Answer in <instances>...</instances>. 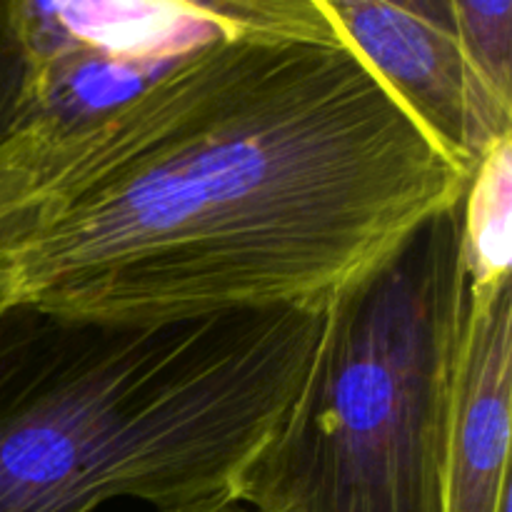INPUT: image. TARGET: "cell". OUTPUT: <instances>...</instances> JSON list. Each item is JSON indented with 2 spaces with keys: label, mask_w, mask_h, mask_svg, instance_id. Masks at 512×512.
Returning a JSON list of instances; mask_svg holds the SVG:
<instances>
[{
  "label": "cell",
  "mask_w": 512,
  "mask_h": 512,
  "mask_svg": "<svg viewBox=\"0 0 512 512\" xmlns=\"http://www.w3.org/2000/svg\"><path fill=\"white\" fill-rule=\"evenodd\" d=\"M512 138L473 168L463 195V258L468 288L498 285L510 275Z\"/></svg>",
  "instance_id": "obj_6"
},
{
  "label": "cell",
  "mask_w": 512,
  "mask_h": 512,
  "mask_svg": "<svg viewBox=\"0 0 512 512\" xmlns=\"http://www.w3.org/2000/svg\"><path fill=\"white\" fill-rule=\"evenodd\" d=\"M320 8L400 108L468 173L512 138V113L470 75L450 0H320Z\"/></svg>",
  "instance_id": "obj_4"
},
{
  "label": "cell",
  "mask_w": 512,
  "mask_h": 512,
  "mask_svg": "<svg viewBox=\"0 0 512 512\" xmlns=\"http://www.w3.org/2000/svg\"><path fill=\"white\" fill-rule=\"evenodd\" d=\"M450 8L470 75L512 113V3L450 0Z\"/></svg>",
  "instance_id": "obj_8"
},
{
  "label": "cell",
  "mask_w": 512,
  "mask_h": 512,
  "mask_svg": "<svg viewBox=\"0 0 512 512\" xmlns=\"http://www.w3.org/2000/svg\"><path fill=\"white\" fill-rule=\"evenodd\" d=\"M315 308L128 323L0 313V512H173L233 495L293 403Z\"/></svg>",
  "instance_id": "obj_2"
},
{
  "label": "cell",
  "mask_w": 512,
  "mask_h": 512,
  "mask_svg": "<svg viewBox=\"0 0 512 512\" xmlns=\"http://www.w3.org/2000/svg\"><path fill=\"white\" fill-rule=\"evenodd\" d=\"M465 313L458 200L325 300L303 383L233 498L253 512H443Z\"/></svg>",
  "instance_id": "obj_3"
},
{
  "label": "cell",
  "mask_w": 512,
  "mask_h": 512,
  "mask_svg": "<svg viewBox=\"0 0 512 512\" xmlns=\"http://www.w3.org/2000/svg\"><path fill=\"white\" fill-rule=\"evenodd\" d=\"M173 512H253V510H248L245 505H240L233 495H220V498L203 500V503L188 505V508H180Z\"/></svg>",
  "instance_id": "obj_10"
},
{
  "label": "cell",
  "mask_w": 512,
  "mask_h": 512,
  "mask_svg": "<svg viewBox=\"0 0 512 512\" xmlns=\"http://www.w3.org/2000/svg\"><path fill=\"white\" fill-rule=\"evenodd\" d=\"M13 288H0V313H3L5 308H8L10 303H13Z\"/></svg>",
  "instance_id": "obj_11"
},
{
  "label": "cell",
  "mask_w": 512,
  "mask_h": 512,
  "mask_svg": "<svg viewBox=\"0 0 512 512\" xmlns=\"http://www.w3.org/2000/svg\"><path fill=\"white\" fill-rule=\"evenodd\" d=\"M50 130L33 123L0 148V288H13V258L30 228Z\"/></svg>",
  "instance_id": "obj_7"
},
{
  "label": "cell",
  "mask_w": 512,
  "mask_h": 512,
  "mask_svg": "<svg viewBox=\"0 0 512 512\" xmlns=\"http://www.w3.org/2000/svg\"><path fill=\"white\" fill-rule=\"evenodd\" d=\"M35 120V65L18 0H0V148Z\"/></svg>",
  "instance_id": "obj_9"
},
{
  "label": "cell",
  "mask_w": 512,
  "mask_h": 512,
  "mask_svg": "<svg viewBox=\"0 0 512 512\" xmlns=\"http://www.w3.org/2000/svg\"><path fill=\"white\" fill-rule=\"evenodd\" d=\"M512 278L468 288L443 512H510Z\"/></svg>",
  "instance_id": "obj_5"
},
{
  "label": "cell",
  "mask_w": 512,
  "mask_h": 512,
  "mask_svg": "<svg viewBox=\"0 0 512 512\" xmlns=\"http://www.w3.org/2000/svg\"><path fill=\"white\" fill-rule=\"evenodd\" d=\"M223 25L98 118L50 135L13 298L128 323L315 308L470 173L380 85L320 0Z\"/></svg>",
  "instance_id": "obj_1"
}]
</instances>
